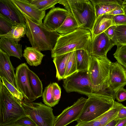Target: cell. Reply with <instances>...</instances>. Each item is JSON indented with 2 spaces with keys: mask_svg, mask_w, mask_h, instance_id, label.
Returning <instances> with one entry per match:
<instances>
[{
  "mask_svg": "<svg viewBox=\"0 0 126 126\" xmlns=\"http://www.w3.org/2000/svg\"><path fill=\"white\" fill-rule=\"evenodd\" d=\"M3 77L18 90L14 68L10 56L0 49V78Z\"/></svg>",
  "mask_w": 126,
  "mask_h": 126,
  "instance_id": "obj_15",
  "label": "cell"
},
{
  "mask_svg": "<svg viewBox=\"0 0 126 126\" xmlns=\"http://www.w3.org/2000/svg\"><path fill=\"white\" fill-rule=\"evenodd\" d=\"M0 14L17 23H26L24 15L11 0H0Z\"/></svg>",
  "mask_w": 126,
  "mask_h": 126,
  "instance_id": "obj_16",
  "label": "cell"
},
{
  "mask_svg": "<svg viewBox=\"0 0 126 126\" xmlns=\"http://www.w3.org/2000/svg\"><path fill=\"white\" fill-rule=\"evenodd\" d=\"M17 24L0 14V35L7 33Z\"/></svg>",
  "mask_w": 126,
  "mask_h": 126,
  "instance_id": "obj_30",
  "label": "cell"
},
{
  "mask_svg": "<svg viewBox=\"0 0 126 126\" xmlns=\"http://www.w3.org/2000/svg\"><path fill=\"white\" fill-rule=\"evenodd\" d=\"M27 31L26 23H17L7 33L0 35V38H6L15 41L17 43L26 34Z\"/></svg>",
  "mask_w": 126,
  "mask_h": 126,
  "instance_id": "obj_22",
  "label": "cell"
},
{
  "mask_svg": "<svg viewBox=\"0 0 126 126\" xmlns=\"http://www.w3.org/2000/svg\"><path fill=\"white\" fill-rule=\"evenodd\" d=\"M114 45L112 40L103 32L95 36L92 40L90 54L98 56H107V52Z\"/></svg>",
  "mask_w": 126,
  "mask_h": 126,
  "instance_id": "obj_13",
  "label": "cell"
},
{
  "mask_svg": "<svg viewBox=\"0 0 126 126\" xmlns=\"http://www.w3.org/2000/svg\"><path fill=\"white\" fill-rule=\"evenodd\" d=\"M87 100L85 98L81 97L72 105L64 110L55 117L54 126H66L77 121L83 111Z\"/></svg>",
  "mask_w": 126,
  "mask_h": 126,
  "instance_id": "obj_9",
  "label": "cell"
},
{
  "mask_svg": "<svg viewBox=\"0 0 126 126\" xmlns=\"http://www.w3.org/2000/svg\"><path fill=\"white\" fill-rule=\"evenodd\" d=\"M116 27V25H112L109 27L104 32L108 37L111 39L113 37L114 31Z\"/></svg>",
  "mask_w": 126,
  "mask_h": 126,
  "instance_id": "obj_40",
  "label": "cell"
},
{
  "mask_svg": "<svg viewBox=\"0 0 126 126\" xmlns=\"http://www.w3.org/2000/svg\"><path fill=\"white\" fill-rule=\"evenodd\" d=\"M76 51L72 52L67 65L64 79L78 71L76 59Z\"/></svg>",
  "mask_w": 126,
  "mask_h": 126,
  "instance_id": "obj_31",
  "label": "cell"
},
{
  "mask_svg": "<svg viewBox=\"0 0 126 126\" xmlns=\"http://www.w3.org/2000/svg\"><path fill=\"white\" fill-rule=\"evenodd\" d=\"M112 40L117 46L126 45V25H116Z\"/></svg>",
  "mask_w": 126,
  "mask_h": 126,
  "instance_id": "obj_27",
  "label": "cell"
},
{
  "mask_svg": "<svg viewBox=\"0 0 126 126\" xmlns=\"http://www.w3.org/2000/svg\"><path fill=\"white\" fill-rule=\"evenodd\" d=\"M88 96L78 123L96 119L104 114L113 105L115 99L112 96L94 93Z\"/></svg>",
  "mask_w": 126,
  "mask_h": 126,
  "instance_id": "obj_6",
  "label": "cell"
},
{
  "mask_svg": "<svg viewBox=\"0 0 126 126\" xmlns=\"http://www.w3.org/2000/svg\"><path fill=\"white\" fill-rule=\"evenodd\" d=\"M3 85L15 97L22 101L23 99L22 93L3 77L0 78Z\"/></svg>",
  "mask_w": 126,
  "mask_h": 126,
  "instance_id": "obj_33",
  "label": "cell"
},
{
  "mask_svg": "<svg viewBox=\"0 0 126 126\" xmlns=\"http://www.w3.org/2000/svg\"><path fill=\"white\" fill-rule=\"evenodd\" d=\"M109 83L114 94L126 85V69L117 61L111 64Z\"/></svg>",
  "mask_w": 126,
  "mask_h": 126,
  "instance_id": "obj_12",
  "label": "cell"
},
{
  "mask_svg": "<svg viewBox=\"0 0 126 126\" xmlns=\"http://www.w3.org/2000/svg\"><path fill=\"white\" fill-rule=\"evenodd\" d=\"M79 28L75 19L69 13L62 25L56 31L61 35H65L74 32Z\"/></svg>",
  "mask_w": 126,
  "mask_h": 126,
  "instance_id": "obj_24",
  "label": "cell"
},
{
  "mask_svg": "<svg viewBox=\"0 0 126 126\" xmlns=\"http://www.w3.org/2000/svg\"><path fill=\"white\" fill-rule=\"evenodd\" d=\"M27 114L34 121L37 126H54L55 117L53 109L42 102L21 101Z\"/></svg>",
  "mask_w": 126,
  "mask_h": 126,
  "instance_id": "obj_7",
  "label": "cell"
},
{
  "mask_svg": "<svg viewBox=\"0 0 126 126\" xmlns=\"http://www.w3.org/2000/svg\"><path fill=\"white\" fill-rule=\"evenodd\" d=\"M119 120L115 119L108 123L104 126H115Z\"/></svg>",
  "mask_w": 126,
  "mask_h": 126,
  "instance_id": "obj_43",
  "label": "cell"
},
{
  "mask_svg": "<svg viewBox=\"0 0 126 126\" xmlns=\"http://www.w3.org/2000/svg\"><path fill=\"white\" fill-rule=\"evenodd\" d=\"M29 1L40 10L45 11L47 9L54 7L55 4L59 3L61 0H31Z\"/></svg>",
  "mask_w": 126,
  "mask_h": 126,
  "instance_id": "obj_28",
  "label": "cell"
},
{
  "mask_svg": "<svg viewBox=\"0 0 126 126\" xmlns=\"http://www.w3.org/2000/svg\"><path fill=\"white\" fill-rule=\"evenodd\" d=\"M112 62L107 56L90 55L88 72L94 93H99L113 96L114 93L109 83L110 67Z\"/></svg>",
  "mask_w": 126,
  "mask_h": 126,
  "instance_id": "obj_1",
  "label": "cell"
},
{
  "mask_svg": "<svg viewBox=\"0 0 126 126\" xmlns=\"http://www.w3.org/2000/svg\"><path fill=\"white\" fill-rule=\"evenodd\" d=\"M0 78V126L15 123L27 114L21 101L14 97Z\"/></svg>",
  "mask_w": 126,
  "mask_h": 126,
  "instance_id": "obj_4",
  "label": "cell"
},
{
  "mask_svg": "<svg viewBox=\"0 0 126 126\" xmlns=\"http://www.w3.org/2000/svg\"><path fill=\"white\" fill-rule=\"evenodd\" d=\"M29 69L25 63H21L16 67L15 75L18 90L23 96L22 100L30 102L36 99L30 85L28 76Z\"/></svg>",
  "mask_w": 126,
  "mask_h": 126,
  "instance_id": "obj_10",
  "label": "cell"
},
{
  "mask_svg": "<svg viewBox=\"0 0 126 126\" xmlns=\"http://www.w3.org/2000/svg\"><path fill=\"white\" fill-rule=\"evenodd\" d=\"M107 14L115 16L120 14H125V13L122 6V5L118 4L114 9L108 13Z\"/></svg>",
  "mask_w": 126,
  "mask_h": 126,
  "instance_id": "obj_39",
  "label": "cell"
},
{
  "mask_svg": "<svg viewBox=\"0 0 126 126\" xmlns=\"http://www.w3.org/2000/svg\"><path fill=\"white\" fill-rule=\"evenodd\" d=\"M0 49L10 57H14L20 59L22 56V45L13 40L0 38Z\"/></svg>",
  "mask_w": 126,
  "mask_h": 126,
  "instance_id": "obj_18",
  "label": "cell"
},
{
  "mask_svg": "<svg viewBox=\"0 0 126 126\" xmlns=\"http://www.w3.org/2000/svg\"><path fill=\"white\" fill-rule=\"evenodd\" d=\"M124 106L122 104L115 101L112 107L101 116L100 122L102 126H104L115 119L120 110Z\"/></svg>",
  "mask_w": 126,
  "mask_h": 126,
  "instance_id": "obj_26",
  "label": "cell"
},
{
  "mask_svg": "<svg viewBox=\"0 0 126 126\" xmlns=\"http://www.w3.org/2000/svg\"><path fill=\"white\" fill-rule=\"evenodd\" d=\"M72 52L53 58V61L56 70V77L58 80L64 78L67 65Z\"/></svg>",
  "mask_w": 126,
  "mask_h": 126,
  "instance_id": "obj_21",
  "label": "cell"
},
{
  "mask_svg": "<svg viewBox=\"0 0 126 126\" xmlns=\"http://www.w3.org/2000/svg\"><path fill=\"white\" fill-rule=\"evenodd\" d=\"M23 15L27 27L26 35L32 47L40 51H51L61 34L49 29L43 23L37 24Z\"/></svg>",
  "mask_w": 126,
  "mask_h": 126,
  "instance_id": "obj_3",
  "label": "cell"
},
{
  "mask_svg": "<svg viewBox=\"0 0 126 126\" xmlns=\"http://www.w3.org/2000/svg\"><path fill=\"white\" fill-rule=\"evenodd\" d=\"M59 3L73 16L79 28L88 30L91 33L96 16L94 7L90 0H61Z\"/></svg>",
  "mask_w": 126,
  "mask_h": 126,
  "instance_id": "obj_5",
  "label": "cell"
},
{
  "mask_svg": "<svg viewBox=\"0 0 126 126\" xmlns=\"http://www.w3.org/2000/svg\"><path fill=\"white\" fill-rule=\"evenodd\" d=\"M28 76L30 86L37 99L42 95L43 89L42 82L36 74L30 69L28 70Z\"/></svg>",
  "mask_w": 126,
  "mask_h": 126,
  "instance_id": "obj_25",
  "label": "cell"
},
{
  "mask_svg": "<svg viewBox=\"0 0 126 126\" xmlns=\"http://www.w3.org/2000/svg\"><path fill=\"white\" fill-rule=\"evenodd\" d=\"M115 126H126V118L120 120Z\"/></svg>",
  "mask_w": 126,
  "mask_h": 126,
  "instance_id": "obj_42",
  "label": "cell"
},
{
  "mask_svg": "<svg viewBox=\"0 0 126 126\" xmlns=\"http://www.w3.org/2000/svg\"><path fill=\"white\" fill-rule=\"evenodd\" d=\"M91 42L90 31L79 28L70 33L60 35L51 51V57L81 49L89 52Z\"/></svg>",
  "mask_w": 126,
  "mask_h": 126,
  "instance_id": "obj_2",
  "label": "cell"
},
{
  "mask_svg": "<svg viewBox=\"0 0 126 126\" xmlns=\"http://www.w3.org/2000/svg\"><path fill=\"white\" fill-rule=\"evenodd\" d=\"M17 9L25 15L36 23L40 24L46 16V11L40 10L29 0H11Z\"/></svg>",
  "mask_w": 126,
  "mask_h": 126,
  "instance_id": "obj_11",
  "label": "cell"
},
{
  "mask_svg": "<svg viewBox=\"0 0 126 126\" xmlns=\"http://www.w3.org/2000/svg\"><path fill=\"white\" fill-rule=\"evenodd\" d=\"M114 16L107 14L97 18L94 23L91 32L92 40L96 36L103 32L112 25V20Z\"/></svg>",
  "mask_w": 126,
  "mask_h": 126,
  "instance_id": "obj_19",
  "label": "cell"
},
{
  "mask_svg": "<svg viewBox=\"0 0 126 126\" xmlns=\"http://www.w3.org/2000/svg\"><path fill=\"white\" fill-rule=\"evenodd\" d=\"M15 123L25 126H37L33 119L27 114L19 119Z\"/></svg>",
  "mask_w": 126,
  "mask_h": 126,
  "instance_id": "obj_34",
  "label": "cell"
},
{
  "mask_svg": "<svg viewBox=\"0 0 126 126\" xmlns=\"http://www.w3.org/2000/svg\"><path fill=\"white\" fill-rule=\"evenodd\" d=\"M115 97L119 102L126 100V90L123 88L119 89L115 93Z\"/></svg>",
  "mask_w": 126,
  "mask_h": 126,
  "instance_id": "obj_38",
  "label": "cell"
},
{
  "mask_svg": "<svg viewBox=\"0 0 126 126\" xmlns=\"http://www.w3.org/2000/svg\"><path fill=\"white\" fill-rule=\"evenodd\" d=\"M3 126H25L18 124L16 123H13L11 124L5 125Z\"/></svg>",
  "mask_w": 126,
  "mask_h": 126,
  "instance_id": "obj_45",
  "label": "cell"
},
{
  "mask_svg": "<svg viewBox=\"0 0 126 126\" xmlns=\"http://www.w3.org/2000/svg\"><path fill=\"white\" fill-rule=\"evenodd\" d=\"M52 84V93L53 98L55 101L58 103L61 96V88L56 82H53Z\"/></svg>",
  "mask_w": 126,
  "mask_h": 126,
  "instance_id": "obj_35",
  "label": "cell"
},
{
  "mask_svg": "<svg viewBox=\"0 0 126 126\" xmlns=\"http://www.w3.org/2000/svg\"><path fill=\"white\" fill-rule=\"evenodd\" d=\"M63 79V86L68 93L77 92L88 96L94 93L88 70L77 71Z\"/></svg>",
  "mask_w": 126,
  "mask_h": 126,
  "instance_id": "obj_8",
  "label": "cell"
},
{
  "mask_svg": "<svg viewBox=\"0 0 126 126\" xmlns=\"http://www.w3.org/2000/svg\"><path fill=\"white\" fill-rule=\"evenodd\" d=\"M90 55L89 52L83 49L76 51V59L78 71L88 70Z\"/></svg>",
  "mask_w": 126,
  "mask_h": 126,
  "instance_id": "obj_23",
  "label": "cell"
},
{
  "mask_svg": "<svg viewBox=\"0 0 126 126\" xmlns=\"http://www.w3.org/2000/svg\"><path fill=\"white\" fill-rule=\"evenodd\" d=\"M101 116L91 121L78 123L75 126H102L100 122Z\"/></svg>",
  "mask_w": 126,
  "mask_h": 126,
  "instance_id": "obj_37",
  "label": "cell"
},
{
  "mask_svg": "<svg viewBox=\"0 0 126 126\" xmlns=\"http://www.w3.org/2000/svg\"><path fill=\"white\" fill-rule=\"evenodd\" d=\"M95 11L96 19L99 16L107 14L114 9L118 4L122 5L123 1L118 0H91Z\"/></svg>",
  "mask_w": 126,
  "mask_h": 126,
  "instance_id": "obj_17",
  "label": "cell"
},
{
  "mask_svg": "<svg viewBox=\"0 0 126 126\" xmlns=\"http://www.w3.org/2000/svg\"><path fill=\"white\" fill-rule=\"evenodd\" d=\"M122 6L124 11L125 14L126 15V0L123 1Z\"/></svg>",
  "mask_w": 126,
  "mask_h": 126,
  "instance_id": "obj_44",
  "label": "cell"
},
{
  "mask_svg": "<svg viewBox=\"0 0 126 126\" xmlns=\"http://www.w3.org/2000/svg\"><path fill=\"white\" fill-rule=\"evenodd\" d=\"M126 25V15L120 14L114 16L112 20V25Z\"/></svg>",
  "mask_w": 126,
  "mask_h": 126,
  "instance_id": "obj_36",
  "label": "cell"
},
{
  "mask_svg": "<svg viewBox=\"0 0 126 126\" xmlns=\"http://www.w3.org/2000/svg\"><path fill=\"white\" fill-rule=\"evenodd\" d=\"M45 56L40 51L32 47H26L23 54V56L29 64L36 66L41 64Z\"/></svg>",
  "mask_w": 126,
  "mask_h": 126,
  "instance_id": "obj_20",
  "label": "cell"
},
{
  "mask_svg": "<svg viewBox=\"0 0 126 126\" xmlns=\"http://www.w3.org/2000/svg\"><path fill=\"white\" fill-rule=\"evenodd\" d=\"M117 46L113 56L117 62L126 69V45Z\"/></svg>",
  "mask_w": 126,
  "mask_h": 126,
  "instance_id": "obj_32",
  "label": "cell"
},
{
  "mask_svg": "<svg viewBox=\"0 0 126 126\" xmlns=\"http://www.w3.org/2000/svg\"><path fill=\"white\" fill-rule=\"evenodd\" d=\"M52 83H50L45 88L42 95L43 101L45 104L51 107L54 106L58 103L53 98L52 93Z\"/></svg>",
  "mask_w": 126,
  "mask_h": 126,
  "instance_id": "obj_29",
  "label": "cell"
},
{
  "mask_svg": "<svg viewBox=\"0 0 126 126\" xmlns=\"http://www.w3.org/2000/svg\"><path fill=\"white\" fill-rule=\"evenodd\" d=\"M69 14L66 9L54 7L46 15L43 24L49 29L56 31L62 25Z\"/></svg>",
  "mask_w": 126,
  "mask_h": 126,
  "instance_id": "obj_14",
  "label": "cell"
},
{
  "mask_svg": "<svg viewBox=\"0 0 126 126\" xmlns=\"http://www.w3.org/2000/svg\"><path fill=\"white\" fill-rule=\"evenodd\" d=\"M126 118V107L124 106L120 109L115 119L120 120Z\"/></svg>",
  "mask_w": 126,
  "mask_h": 126,
  "instance_id": "obj_41",
  "label": "cell"
}]
</instances>
